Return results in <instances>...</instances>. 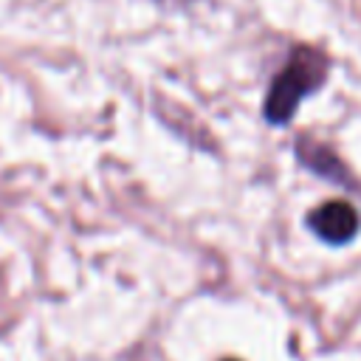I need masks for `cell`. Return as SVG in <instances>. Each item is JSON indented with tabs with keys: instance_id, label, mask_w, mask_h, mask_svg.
<instances>
[{
	"instance_id": "277c9868",
	"label": "cell",
	"mask_w": 361,
	"mask_h": 361,
	"mask_svg": "<svg viewBox=\"0 0 361 361\" xmlns=\"http://www.w3.org/2000/svg\"><path fill=\"white\" fill-rule=\"evenodd\" d=\"M228 361H237V358H228Z\"/></svg>"
},
{
	"instance_id": "6da1fadb",
	"label": "cell",
	"mask_w": 361,
	"mask_h": 361,
	"mask_svg": "<svg viewBox=\"0 0 361 361\" xmlns=\"http://www.w3.org/2000/svg\"><path fill=\"white\" fill-rule=\"evenodd\" d=\"M327 68H330V62L322 48L296 45L288 54L285 68L274 76V82L268 87V96L262 104L265 118L276 127L288 124L293 118L296 107L302 104V99L310 96L316 87H322V82L327 79Z\"/></svg>"
},
{
	"instance_id": "3957f363",
	"label": "cell",
	"mask_w": 361,
	"mask_h": 361,
	"mask_svg": "<svg viewBox=\"0 0 361 361\" xmlns=\"http://www.w3.org/2000/svg\"><path fill=\"white\" fill-rule=\"evenodd\" d=\"M296 152H299V161H302L305 166H310L313 172H319V175H324V178H333V180H341V178H344L341 161H338L324 144L310 141V138H299ZM341 183H344V180H341Z\"/></svg>"
},
{
	"instance_id": "7a4b0ae2",
	"label": "cell",
	"mask_w": 361,
	"mask_h": 361,
	"mask_svg": "<svg viewBox=\"0 0 361 361\" xmlns=\"http://www.w3.org/2000/svg\"><path fill=\"white\" fill-rule=\"evenodd\" d=\"M307 223L330 245H344L358 234V212L347 200H327L310 212Z\"/></svg>"
}]
</instances>
